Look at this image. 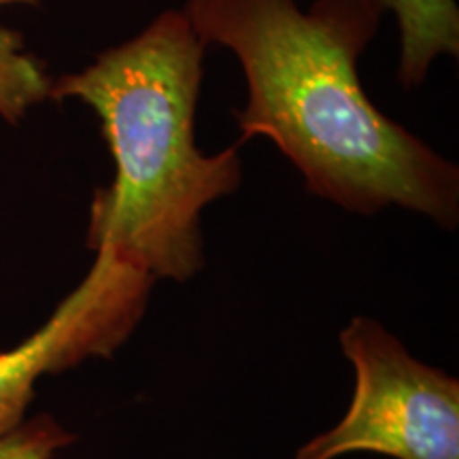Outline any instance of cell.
I'll list each match as a JSON object with an SVG mask.
<instances>
[{
    "label": "cell",
    "mask_w": 459,
    "mask_h": 459,
    "mask_svg": "<svg viewBox=\"0 0 459 459\" xmlns=\"http://www.w3.org/2000/svg\"><path fill=\"white\" fill-rule=\"evenodd\" d=\"M206 48L237 57L243 139L271 141L313 196L358 215L404 209L459 223L455 162L394 122L361 88L358 60L381 24L372 0H187Z\"/></svg>",
    "instance_id": "6da1fadb"
},
{
    "label": "cell",
    "mask_w": 459,
    "mask_h": 459,
    "mask_svg": "<svg viewBox=\"0 0 459 459\" xmlns=\"http://www.w3.org/2000/svg\"><path fill=\"white\" fill-rule=\"evenodd\" d=\"M204 49L186 11L166 9L51 83L49 100L99 115L113 158V181L90 206L88 247H111L156 281L203 271V213L243 181L237 145L206 153L196 143Z\"/></svg>",
    "instance_id": "7a4b0ae2"
},
{
    "label": "cell",
    "mask_w": 459,
    "mask_h": 459,
    "mask_svg": "<svg viewBox=\"0 0 459 459\" xmlns=\"http://www.w3.org/2000/svg\"><path fill=\"white\" fill-rule=\"evenodd\" d=\"M355 392L334 428L294 459L377 453L392 459H459V378L417 359L378 321L358 315L341 330Z\"/></svg>",
    "instance_id": "3957f363"
},
{
    "label": "cell",
    "mask_w": 459,
    "mask_h": 459,
    "mask_svg": "<svg viewBox=\"0 0 459 459\" xmlns=\"http://www.w3.org/2000/svg\"><path fill=\"white\" fill-rule=\"evenodd\" d=\"M153 283L108 247L94 251L88 274L41 328L0 353V438L26 419L39 378L111 358L128 341L147 311Z\"/></svg>",
    "instance_id": "277c9868"
},
{
    "label": "cell",
    "mask_w": 459,
    "mask_h": 459,
    "mask_svg": "<svg viewBox=\"0 0 459 459\" xmlns=\"http://www.w3.org/2000/svg\"><path fill=\"white\" fill-rule=\"evenodd\" d=\"M398 26V82L419 88L440 57L459 56V7L455 0H372Z\"/></svg>",
    "instance_id": "5b68a950"
},
{
    "label": "cell",
    "mask_w": 459,
    "mask_h": 459,
    "mask_svg": "<svg viewBox=\"0 0 459 459\" xmlns=\"http://www.w3.org/2000/svg\"><path fill=\"white\" fill-rule=\"evenodd\" d=\"M51 83L43 62L26 49L24 37L0 26V119L20 124L32 108L49 100Z\"/></svg>",
    "instance_id": "8992f818"
},
{
    "label": "cell",
    "mask_w": 459,
    "mask_h": 459,
    "mask_svg": "<svg viewBox=\"0 0 459 459\" xmlns=\"http://www.w3.org/2000/svg\"><path fill=\"white\" fill-rule=\"evenodd\" d=\"M74 443V434L48 412L24 419L0 438V459H54Z\"/></svg>",
    "instance_id": "52a82bcc"
},
{
    "label": "cell",
    "mask_w": 459,
    "mask_h": 459,
    "mask_svg": "<svg viewBox=\"0 0 459 459\" xmlns=\"http://www.w3.org/2000/svg\"><path fill=\"white\" fill-rule=\"evenodd\" d=\"M39 0H0V7H9V4H37Z\"/></svg>",
    "instance_id": "ba28073f"
}]
</instances>
